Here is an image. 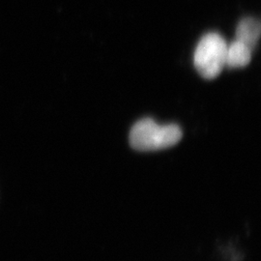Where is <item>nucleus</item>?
Wrapping results in <instances>:
<instances>
[{"label": "nucleus", "mask_w": 261, "mask_h": 261, "mask_svg": "<svg viewBox=\"0 0 261 261\" xmlns=\"http://www.w3.org/2000/svg\"><path fill=\"white\" fill-rule=\"evenodd\" d=\"M182 130L175 124L159 125L151 118L137 122L130 132V143L134 149L154 151L177 144Z\"/></svg>", "instance_id": "f257e3e1"}, {"label": "nucleus", "mask_w": 261, "mask_h": 261, "mask_svg": "<svg viewBox=\"0 0 261 261\" xmlns=\"http://www.w3.org/2000/svg\"><path fill=\"white\" fill-rule=\"evenodd\" d=\"M226 48V42L218 33H207L201 38L194 55V63L198 74L206 80L220 75L225 66Z\"/></svg>", "instance_id": "f03ea898"}, {"label": "nucleus", "mask_w": 261, "mask_h": 261, "mask_svg": "<svg viewBox=\"0 0 261 261\" xmlns=\"http://www.w3.org/2000/svg\"><path fill=\"white\" fill-rule=\"evenodd\" d=\"M260 37V22L254 18H245L237 25L236 40L251 50L256 46Z\"/></svg>", "instance_id": "7ed1b4c3"}, {"label": "nucleus", "mask_w": 261, "mask_h": 261, "mask_svg": "<svg viewBox=\"0 0 261 261\" xmlns=\"http://www.w3.org/2000/svg\"><path fill=\"white\" fill-rule=\"evenodd\" d=\"M252 50L243 43L235 40L226 48L225 66L228 68H241L248 65L252 59Z\"/></svg>", "instance_id": "20e7f679"}]
</instances>
